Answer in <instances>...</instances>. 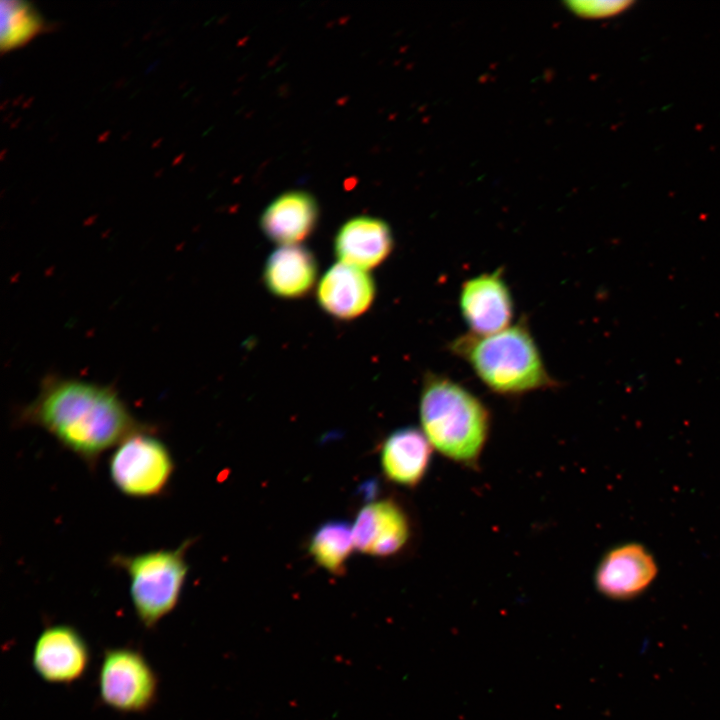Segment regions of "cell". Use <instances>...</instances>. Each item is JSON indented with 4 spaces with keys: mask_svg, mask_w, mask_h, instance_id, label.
<instances>
[{
    "mask_svg": "<svg viewBox=\"0 0 720 720\" xmlns=\"http://www.w3.org/2000/svg\"><path fill=\"white\" fill-rule=\"evenodd\" d=\"M318 274L314 254L300 245L280 246L267 258L263 281L274 296L296 299L307 295Z\"/></svg>",
    "mask_w": 720,
    "mask_h": 720,
    "instance_id": "15",
    "label": "cell"
},
{
    "mask_svg": "<svg viewBox=\"0 0 720 720\" xmlns=\"http://www.w3.org/2000/svg\"><path fill=\"white\" fill-rule=\"evenodd\" d=\"M565 4L577 16L597 19L618 15L633 3L631 1H567Z\"/></svg>",
    "mask_w": 720,
    "mask_h": 720,
    "instance_id": "18",
    "label": "cell"
},
{
    "mask_svg": "<svg viewBox=\"0 0 720 720\" xmlns=\"http://www.w3.org/2000/svg\"><path fill=\"white\" fill-rule=\"evenodd\" d=\"M192 544L193 540L187 539L173 549L112 556V565L129 577L131 601L144 626H155L177 606L189 571L186 554Z\"/></svg>",
    "mask_w": 720,
    "mask_h": 720,
    "instance_id": "4",
    "label": "cell"
},
{
    "mask_svg": "<svg viewBox=\"0 0 720 720\" xmlns=\"http://www.w3.org/2000/svg\"><path fill=\"white\" fill-rule=\"evenodd\" d=\"M89 658V648L81 634L60 624L42 631L34 645L32 664L49 683H71L84 674Z\"/></svg>",
    "mask_w": 720,
    "mask_h": 720,
    "instance_id": "10",
    "label": "cell"
},
{
    "mask_svg": "<svg viewBox=\"0 0 720 720\" xmlns=\"http://www.w3.org/2000/svg\"><path fill=\"white\" fill-rule=\"evenodd\" d=\"M319 208L304 191H290L274 199L264 210L260 226L267 238L281 246L298 245L315 229Z\"/></svg>",
    "mask_w": 720,
    "mask_h": 720,
    "instance_id": "14",
    "label": "cell"
},
{
    "mask_svg": "<svg viewBox=\"0 0 720 720\" xmlns=\"http://www.w3.org/2000/svg\"><path fill=\"white\" fill-rule=\"evenodd\" d=\"M458 302L472 334L491 335L511 326L514 301L501 268L464 281Z\"/></svg>",
    "mask_w": 720,
    "mask_h": 720,
    "instance_id": "7",
    "label": "cell"
},
{
    "mask_svg": "<svg viewBox=\"0 0 720 720\" xmlns=\"http://www.w3.org/2000/svg\"><path fill=\"white\" fill-rule=\"evenodd\" d=\"M103 703L121 712H142L154 702L158 680L145 657L131 648L108 650L99 671Z\"/></svg>",
    "mask_w": 720,
    "mask_h": 720,
    "instance_id": "6",
    "label": "cell"
},
{
    "mask_svg": "<svg viewBox=\"0 0 720 720\" xmlns=\"http://www.w3.org/2000/svg\"><path fill=\"white\" fill-rule=\"evenodd\" d=\"M393 248L390 226L371 216H358L345 222L334 241V251L340 262L362 270L380 265Z\"/></svg>",
    "mask_w": 720,
    "mask_h": 720,
    "instance_id": "12",
    "label": "cell"
},
{
    "mask_svg": "<svg viewBox=\"0 0 720 720\" xmlns=\"http://www.w3.org/2000/svg\"><path fill=\"white\" fill-rule=\"evenodd\" d=\"M354 547L352 526L332 520L322 524L312 535L309 553L314 561L331 574H343Z\"/></svg>",
    "mask_w": 720,
    "mask_h": 720,
    "instance_id": "16",
    "label": "cell"
},
{
    "mask_svg": "<svg viewBox=\"0 0 720 720\" xmlns=\"http://www.w3.org/2000/svg\"><path fill=\"white\" fill-rule=\"evenodd\" d=\"M448 350L500 396L518 397L559 386L544 364L526 319L491 335H459L449 342Z\"/></svg>",
    "mask_w": 720,
    "mask_h": 720,
    "instance_id": "3",
    "label": "cell"
},
{
    "mask_svg": "<svg viewBox=\"0 0 720 720\" xmlns=\"http://www.w3.org/2000/svg\"><path fill=\"white\" fill-rule=\"evenodd\" d=\"M433 450L421 429L414 426L398 428L383 442L380 454L382 471L389 481L414 488L424 480Z\"/></svg>",
    "mask_w": 720,
    "mask_h": 720,
    "instance_id": "13",
    "label": "cell"
},
{
    "mask_svg": "<svg viewBox=\"0 0 720 720\" xmlns=\"http://www.w3.org/2000/svg\"><path fill=\"white\" fill-rule=\"evenodd\" d=\"M375 295L373 278L365 270L342 262L325 272L317 288L320 307L339 320H352L365 313Z\"/></svg>",
    "mask_w": 720,
    "mask_h": 720,
    "instance_id": "11",
    "label": "cell"
},
{
    "mask_svg": "<svg viewBox=\"0 0 720 720\" xmlns=\"http://www.w3.org/2000/svg\"><path fill=\"white\" fill-rule=\"evenodd\" d=\"M44 28L38 11L25 1L1 2V49L10 51L26 44Z\"/></svg>",
    "mask_w": 720,
    "mask_h": 720,
    "instance_id": "17",
    "label": "cell"
},
{
    "mask_svg": "<svg viewBox=\"0 0 720 720\" xmlns=\"http://www.w3.org/2000/svg\"><path fill=\"white\" fill-rule=\"evenodd\" d=\"M657 563L640 543H623L610 548L594 572L598 592L612 600H628L640 595L655 580Z\"/></svg>",
    "mask_w": 720,
    "mask_h": 720,
    "instance_id": "8",
    "label": "cell"
},
{
    "mask_svg": "<svg viewBox=\"0 0 720 720\" xmlns=\"http://www.w3.org/2000/svg\"><path fill=\"white\" fill-rule=\"evenodd\" d=\"M175 470L168 446L154 429L138 431L118 444L108 460L110 479L123 495L136 499L161 496Z\"/></svg>",
    "mask_w": 720,
    "mask_h": 720,
    "instance_id": "5",
    "label": "cell"
},
{
    "mask_svg": "<svg viewBox=\"0 0 720 720\" xmlns=\"http://www.w3.org/2000/svg\"><path fill=\"white\" fill-rule=\"evenodd\" d=\"M18 421L44 429L92 471L128 436L154 429L139 422L111 387L62 378L47 379Z\"/></svg>",
    "mask_w": 720,
    "mask_h": 720,
    "instance_id": "1",
    "label": "cell"
},
{
    "mask_svg": "<svg viewBox=\"0 0 720 720\" xmlns=\"http://www.w3.org/2000/svg\"><path fill=\"white\" fill-rule=\"evenodd\" d=\"M418 410L420 429L436 452L464 468L479 469L492 415L477 395L448 376L428 372Z\"/></svg>",
    "mask_w": 720,
    "mask_h": 720,
    "instance_id": "2",
    "label": "cell"
},
{
    "mask_svg": "<svg viewBox=\"0 0 720 720\" xmlns=\"http://www.w3.org/2000/svg\"><path fill=\"white\" fill-rule=\"evenodd\" d=\"M354 547L364 554L389 557L406 548L412 524L406 510L393 499L363 506L352 526Z\"/></svg>",
    "mask_w": 720,
    "mask_h": 720,
    "instance_id": "9",
    "label": "cell"
}]
</instances>
